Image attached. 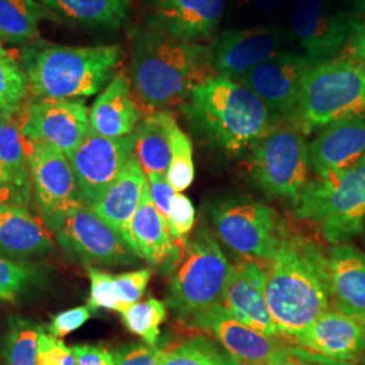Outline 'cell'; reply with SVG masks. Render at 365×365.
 <instances>
[{"label":"cell","mask_w":365,"mask_h":365,"mask_svg":"<svg viewBox=\"0 0 365 365\" xmlns=\"http://www.w3.org/2000/svg\"><path fill=\"white\" fill-rule=\"evenodd\" d=\"M131 235L140 259H144L164 274L175 269L180 250L170 235L167 218L157 210L152 200L149 182L131 222Z\"/></svg>","instance_id":"23"},{"label":"cell","mask_w":365,"mask_h":365,"mask_svg":"<svg viewBox=\"0 0 365 365\" xmlns=\"http://www.w3.org/2000/svg\"><path fill=\"white\" fill-rule=\"evenodd\" d=\"M291 27L303 56L314 66L334 58L354 38L360 22L349 14L333 10L327 0H297Z\"/></svg>","instance_id":"12"},{"label":"cell","mask_w":365,"mask_h":365,"mask_svg":"<svg viewBox=\"0 0 365 365\" xmlns=\"http://www.w3.org/2000/svg\"><path fill=\"white\" fill-rule=\"evenodd\" d=\"M250 6L260 13H274L279 10L286 0H248Z\"/></svg>","instance_id":"47"},{"label":"cell","mask_w":365,"mask_h":365,"mask_svg":"<svg viewBox=\"0 0 365 365\" xmlns=\"http://www.w3.org/2000/svg\"><path fill=\"white\" fill-rule=\"evenodd\" d=\"M72 351L76 359V365H115V356L96 345L78 344L72 346Z\"/></svg>","instance_id":"45"},{"label":"cell","mask_w":365,"mask_h":365,"mask_svg":"<svg viewBox=\"0 0 365 365\" xmlns=\"http://www.w3.org/2000/svg\"><path fill=\"white\" fill-rule=\"evenodd\" d=\"M179 125L173 114L160 110L148 114L134 130L133 155L146 176L167 173L172 158V148Z\"/></svg>","instance_id":"27"},{"label":"cell","mask_w":365,"mask_h":365,"mask_svg":"<svg viewBox=\"0 0 365 365\" xmlns=\"http://www.w3.org/2000/svg\"><path fill=\"white\" fill-rule=\"evenodd\" d=\"M36 267L15 262L0 255V300H14L29 292L41 282Z\"/></svg>","instance_id":"35"},{"label":"cell","mask_w":365,"mask_h":365,"mask_svg":"<svg viewBox=\"0 0 365 365\" xmlns=\"http://www.w3.org/2000/svg\"><path fill=\"white\" fill-rule=\"evenodd\" d=\"M182 111L227 153L252 148L280 120L248 87L220 75L195 87Z\"/></svg>","instance_id":"3"},{"label":"cell","mask_w":365,"mask_h":365,"mask_svg":"<svg viewBox=\"0 0 365 365\" xmlns=\"http://www.w3.org/2000/svg\"><path fill=\"white\" fill-rule=\"evenodd\" d=\"M152 277V271L144 268L133 272L114 276V288L119 302V312L125 310L131 304L138 303L144 297L148 283Z\"/></svg>","instance_id":"37"},{"label":"cell","mask_w":365,"mask_h":365,"mask_svg":"<svg viewBox=\"0 0 365 365\" xmlns=\"http://www.w3.org/2000/svg\"><path fill=\"white\" fill-rule=\"evenodd\" d=\"M212 49L206 45L182 42L152 27L138 31L134 38V99L153 113L184 103L195 87L212 78Z\"/></svg>","instance_id":"2"},{"label":"cell","mask_w":365,"mask_h":365,"mask_svg":"<svg viewBox=\"0 0 365 365\" xmlns=\"http://www.w3.org/2000/svg\"><path fill=\"white\" fill-rule=\"evenodd\" d=\"M229 0H156L149 26L182 42L210 38L220 26Z\"/></svg>","instance_id":"17"},{"label":"cell","mask_w":365,"mask_h":365,"mask_svg":"<svg viewBox=\"0 0 365 365\" xmlns=\"http://www.w3.org/2000/svg\"><path fill=\"white\" fill-rule=\"evenodd\" d=\"M29 92V78L22 66L13 57L0 60V114H15Z\"/></svg>","instance_id":"34"},{"label":"cell","mask_w":365,"mask_h":365,"mask_svg":"<svg viewBox=\"0 0 365 365\" xmlns=\"http://www.w3.org/2000/svg\"><path fill=\"white\" fill-rule=\"evenodd\" d=\"M331 302L336 310L365 322V253L337 244L327 257Z\"/></svg>","instance_id":"24"},{"label":"cell","mask_w":365,"mask_h":365,"mask_svg":"<svg viewBox=\"0 0 365 365\" xmlns=\"http://www.w3.org/2000/svg\"><path fill=\"white\" fill-rule=\"evenodd\" d=\"M122 58L118 45H36L24 51L21 66L37 99H75L101 91Z\"/></svg>","instance_id":"4"},{"label":"cell","mask_w":365,"mask_h":365,"mask_svg":"<svg viewBox=\"0 0 365 365\" xmlns=\"http://www.w3.org/2000/svg\"><path fill=\"white\" fill-rule=\"evenodd\" d=\"M141 119L129 80L118 73L95 101L90 111V128L107 138L134 133Z\"/></svg>","instance_id":"25"},{"label":"cell","mask_w":365,"mask_h":365,"mask_svg":"<svg viewBox=\"0 0 365 365\" xmlns=\"http://www.w3.org/2000/svg\"><path fill=\"white\" fill-rule=\"evenodd\" d=\"M93 313L95 310L90 306H80L76 309H71L63 313L56 314L51 324L45 327V329L49 334H52L53 337L61 339L83 327L91 318Z\"/></svg>","instance_id":"41"},{"label":"cell","mask_w":365,"mask_h":365,"mask_svg":"<svg viewBox=\"0 0 365 365\" xmlns=\"http://www.w3.org/2000/svg\"><path fill=\"white\" fill-rule=\"evenodd\" d=\"M7 56H9V52L3 48V45H1V42H0V60L4 58V57H7Z\"/></svg>","instance_id":"49"},{"label":"cell","mask_w":365,"mask_h":365,"mask_svg":"<svg viewBox=\"0 0 365 365\" xmlns=\"http://www.w3.org/2000/svg\"><path fill=\"white\" fill-rule=\"evenodd\" d=\"M125 327L133 334L144 339L146 345L155 346L160 336V327L167 318V304L161 300L150 299L131 304L120 312Z\"/></svg>","instance_id":"33"},{"label":"cell","mask_w":365,"mask_h":365,"mask_svg":"<svg viewBox=\"0 0 365 365\" xmlns=\"http://www.w3.org/2000/svg\"><path fill=\"white\" fill-rule=\"evenodd\" d=\"M267 365H349L330 360L327 357L309 352L303 348L283 346L272 354Z\"/></svg>","instance_id":"43"},{"label":"cell","mask_w":365,"mask_h":365,"mask_svg":"<svg viewBox=\"0 0 365 365\" xmlns=\"http://www.w3.org/2000/svg\"><path fill=\"white\" fill-rule=\"evenodd\" d=\"M61 21L36 0H0V41L26 43L38 36L41 19Z\"/></svg>","instance_id":"30"},{"label":"cell","mask_w":365,"mask_h":365,"mask_svg":"<svg viewBox=\"0 0 365 365\" xmlns=\"http://www.w3.org/2000/svg\"><path fill=\"white\" fill-rule=\"evenodd\" d=\"M37 365H76L72 348H68L64 341L53 337L42 327L39 331Z\"/></svg>","instance_id":"40"},{"label":"cell","mask_w":365,"mask_h":365,"mask_svg":"<svg viewBox=\"0 0 365 365\" xmlns=\"http://www.w3.org/2000/svg\"><path fill=\"white\" fill-rule=\"evenodd\" d=\"M365 365V364H364Z\"/></svg>","instance_id":"52"},{"label":"cell","mask_w":365,"mask_h":365,"mask_svg":"<svg viewBox=\"0 0 365 365\" xmlns=\"http://www.w3.org/2000/svg\"><path fill=\"white\" fill-rule=\"evenodd\" d=\"M146 185L148 176L133 155L105 196L91 206V209L128 242L137 256L138 253L131 235V222Z\"/></svg>","instance_id":"22"},{"label":"cell","mask_w":365,"mask_h":365,"mask_svg":"<svg viewBox=\"0 0 365 365\" xmlns=\"http://www.w3.org/2000/svg\"><path fill=\"white\" fill-rule=\"evenodd\" d=\"M158 365H241L233 356L206 337L185 341L164 353Z\"/></svg>","instance_id":"32"},{"label":"cell","mask_w":365,"mask_h":365,"mask_svg":"<svg viewBox=\"0 0 365 365\" xmlns=\"http://www.w3.org/2000/svg\"><path fill=\"white\" fill-rule=\"evenodd\" d=\"M90 130V113L84 101L37 99L27 108L21 125L25 143L49 144L66 156L76 150Z\"/></svg>","instance_id":"14"},{"label":"cell","mask_w":365,"mask_h":365,"mask_svg":"<svg viewBox=\"0 0 365 365\" xmlns=\"http://www.w3.org/2000/svg\"><path fill=\"white\" fill-rule=\"evenodd\" d=\"M298 53H279L248 72L241 83L255 92L277 117L289 122L299 101L302 81L310 66Z\"/></svg>","instance_id":"15"},{"label":"cell","mask_w":365,"mask_h":365,"mask_svg":"<svg viewBox=\"0 0 365 365\" xmlns=\"http://www.w3.org/2000/svg\"><path fill=\"white\" fill-rule=\"evenodd\" d=\"M232 271L233 265L212 233L200 227L187 245L185 257L170 279L167 304L184 319L222 304Z\"/></svg>","instance_id":"7"},{"label":"cell","mask_w":365,"mask_h":365,"mask_svg":"<svg viewBox=\"0 0 365 365\" xmlns=\"http://www.w3.org/2000/svg\"><path fill=\"white\" fill-rule=\"evenodd\" d=\"M1 205H4V202H3V200H1V197H0V206H1Z\"/></svg>","instance_id":"51"},{"label":"cell","mask_w":365,"mask_h":365,"mask_svg":"<svg viewBox=\"0 0 365 365\" xmlns=\"http://www.w3.org/2000/svg\"><path fill=\"white\" fill-rule=\"evenodd\" d=\"M222 304L247 327L265 336L280 334L267 300V274L255 261L233 265Z\"/></svg>","instance_id":"20"},{"label":"cell","mask_w":365,"mask_h":365,"mask_svg":"<svg viewBox=\"0 0 365 365\" xmlns=\"http://www.w3.org/2000/svg\"><path fill=\"white\" fill-rule=\"evenodd\" d=\"M164 351L144 345V344H131L118 351L115 356V365H158Z\"/></svg>","instance_id":"42"},{"label":"cell","mask_w":365,"mask_h":365,"mask_svg":"<svg viewBox=\"0 0 365 365\" xmlns=\"http://www.w3.org/2000/svg\"><path fill=\"white\" fill-rule=\"evenodd\" d=\"M41 329L31 319L19 315L10 317L1 342L4 365H37Z\"/></svg>","instance_id":"31"},{"label":"cell","mask_w":365,"mask_h":365,"mask_svg":"<svg viewBox=\"0 0 365 365\" xmlns=\"http://www.w3.org/2000/svg\"><path fill=\"white\" fill-rule=\"evenodd\" d=\"M295 342L309 352L351 365L365 353V322L329 309Z\"/></svg>","instance_id":"21"},{"label":"cell","mask_w":365,"mask_h":365,"mask_svg":"<svg viewBox=\"0 0 365 365\" xmlns=\"http://www.w3.org/2000/svg\"><path fill=\"white\" fill-rule=\"evenodd\" d=\"M56 238L71 257L86 264L131 265L138 259L128 242L87 205L68 215Z\"/></svg>","instance_id":"13"},{"label":"cell","mask_w":365,"mask_h":365,"mask_svg":"<svg viewBox=\"0 0 365 365\" xmlns=\"http://www.w3.org/2000/svg\"><path fill=\"white\" fill-rule=\"evenodd\" d=\"M165 175L178 194L190 188L194 182L195 170L192 158V143L182 129H179L175 135L170 168Z\"/></svg>","instance_id":"36"},{"label":"cell","mask_w":365,"mask_h":365,"mask_svg":"<svg viewBox=\"0 0 365 365\" xmlns=\"http://www.w3.org/2000/svg\"><path fill=\"white\" fill-rule=\"evenodd\" d=\"M170 235L176 241L187 240L195 223V209L192 202L182 194H176L167 217Z\"/></svg>","instance_id":"38"},{"label":"cell","mask_w":365,"mask_h":365,"mask_svg":"<svg viewBox=\"0 0 365 365\" xmlns=\"http://www.w3.org/2000/svg\"><path fill=\"white\" fill-rule=\"evenodd\" d=\"M365 114V66L352 58H331L310 66L288 125L309 134L339 119Z\"/></svg>","instance_id":"5"},{"label":"cell","mask_w":365,"mask_h":365,"mask_svg":"<svg viewBox=\"0 0 365 365\" xmlns=\"http://www.w3.org/2000/svg\"><path fill=\"white\" fill-rule=\"evenodd\" d=\"M353 52L359 61L365 66V18L364 21L360 24V27L352 39Z\"/></svg>","instance_id":"46"},{"label":"cell","mask_w":365,"mask_h":365,"mask_svg":"<svg viewBox=\"0 0 365 365\" xmlns=\"http://www.w3.org/2000/svg\"><path fill=\"white\" fill-rule=\"evenodd\" d=\"M365 157V114L325 126L309 144L310 168L317 178L351 170Z\"/></svg>","instance_id":"18"},{"label":"cell","mask_w":365,"mask_h":365,"mask_svg":"<svg viewBox=\"0 0 365 365\" xmlns=\"http://www.w3.org/2000/svg\"><path fill=\"white\" fill-rule=\"evenodd\" d=\"M267 274V300L279 333L297 339L330 309L329 262L313 241L286 235Z\"/></svg>","instance_id":"1"},{"label":"cell","mask_w":365,"mask_h":365,"mask_svg":"<svg viewBox=\"0 0 365 365\" xmlns=\"http://www.w3.org/2000/svg\"><path fill=\"white\" fill-rule=\"evenodd\" d=\"M297 217L317 223L333 245L346 244L365 229V157L351 170L306 184Z\"/></svg>","instance_id":"6"},{"label":"cell","mask_w":365,"mask_h":365,"mask_svg":"<svg viewBox=\"0 0 365 365\" xmlns=\"http://www.w3.org/2000/svg\"><path fill=\"white\" fill-rule=\"evenodd\" d=\"M133 133L120 138H107L90 128L78 149L66 156L84 205L91 207L105 196L133 156Z\"/></svg>","instance_id":"11"},{"label":"cell","mask_w":365,"mask_h":365,"mask_svg":"<svg viewBox=\"0 0 365 365\" xmlns=\"http://www.w3.org/2000/svg\"><path fill=\"white\" fill-rule=\"evenodd\" d=\"M88 274L91 282L90 307L93 310L107 309L119 312V302L114 288V276L102 272L96 268H90Z\"/></svg>","instance_id":"39"},{"label":"cell","mask_w":365,"mask_h":365,"mask_svg":"<svg viewBox=\"0 0 365 365\" xmlns=\"http://www.w3.org/2000/svg\"><path fill=\"white\" fill-rule=\"evenodd\" d=\"M218 237L235 253L272 260L287 235L284 222L272 207L249 197H229L210 209Z\"/></svg>","instance_id":"9"},{"label":"cell","mask_w":365,"mask_h":365,"mask_svg":"<svg viewBox=\"0 0 365 365\" xmlns=\"http://www.w3.org/2000/svg\"><path fill=\"white\" fill-rule=\"evenodd\" d=\"M14 117H15V114H13V113L0 114V134H1V131L4 130V128L11 122Z\"/></svg>","instance_id":"48"},{"label":"cell","mask_w":365,"mask_h":365,"mask_svg":"<svg viewBox=\"0 0 365 365\" xmlns=\"http://www.w3.org/2000/svg\"><path fill=\"white\" fill-rule=\"evenodd\" d=\"M148 182L150 188L152 200L157 210L167 218L170 214V205L176 196L175 188L170 185L165 173H150L148 175Z\"/></svg>","instance_id":"44"},{"label":"cell","mask_w":365,"mask_h":365,"mask_svg":"<svg viewBox=\"0 0 365 365\" xmlns=\"http://www.w3.org/2000/svg\"><path fill=\"white\" fill-rule=\"evenodd\" d=\"M310 170L304 134L288 123L274 128L252 146L250 173L268 195L297 205L309 182Z\"/></svg>","instance_id":"8"},{"label":"cell","mask_w":365,"mask_h":365,"mask_svg":"<svg viewBox=\"0 0 365 365\" xmlns=\"http://www.w3.org/2000/svg\"><path fill=\"white\" fill-rule=\"evenodd\" d=\"M284 43L282 30L255 26L222 33L212 49V66L220 76L244 78L252 69L277 56Z\"/></svg>","instance_id":"16"},{"label":"cell","mask_w":365,"mask_h":365,"mask_svg":"<svg viewBox=\"0 0 365 365\" xmlns=\"http://www.w3.org/2000/svg\"><path fill=\"white\" fill-rule=\"evenodd\" d=\"M26 158L41 218L56 235L68 215L84 205L72 165L64 152L49 144L26 143Z\"/></svg>","instance_id":"10"},{"label":"cell","mask_w":365,"mask_h":365,"mask_svg":"<svg viewBox=\"0 0 365 365\" xmlns=\"http://www.w3.org/2000/svg\"><path fill=\"white\" fill-rule=\"evenodd\" d=\"M31 191L25 140L14 117L0 134V197L4 205L29 206Z\"/></svg>","instance_id":"28"},{"label":"cell","mask_w":365,"mask_h":365,"mask_svg":"<svg viewBox=\"0 0 365 365\" xmlns=\"http://www.w3.org/2000/svg\"><path fill=\"white\" fill-rule=\"evenodd\" d=\"M196 327L209 330L222 348L241 365H267L283 345L276 337L265 336L237 319L223 304L192 318Z\"/></svg>","instance_id":"19"},{"label":"cell","mask_w":365,"mask_h":365,"mask_svg":"<svg viewBox=\"0 0 365 365\" xmlns=\"http://www.w3.org/2000/svg\"><path fill=\"white\" fill-rule=\"evenodd\" d=\"M361 9H365V0H361Z\"/></svg>","instance_id":"50"},{"label":"cell","mask_w":365,"mask_h":365,"mask_svg":"<svg viewBox=\"0 0 365 365\" xmlns=\"http://www.w3.org/2000/svg\"><path fill=\"white\" fill-rule=\"evenodd\" d=\"M54 248L49 229L39 221L27 206H0V255L36 256Z\"/></svg>","instance_id":"26"},{"label":"cell","mask_w":365,"mask_h":365,"mask_svg":"<svg viewBox=\"0 0 365 365\" xmlns=\"http://www.w3.org/2000/svg\"><path fill=\"white\" fill-rule=\"evenodd\" d=\"M60 19L88 27H118L126 19L130 0H36Z\"/></svg>","instance_id":"29"}]
</instances>
